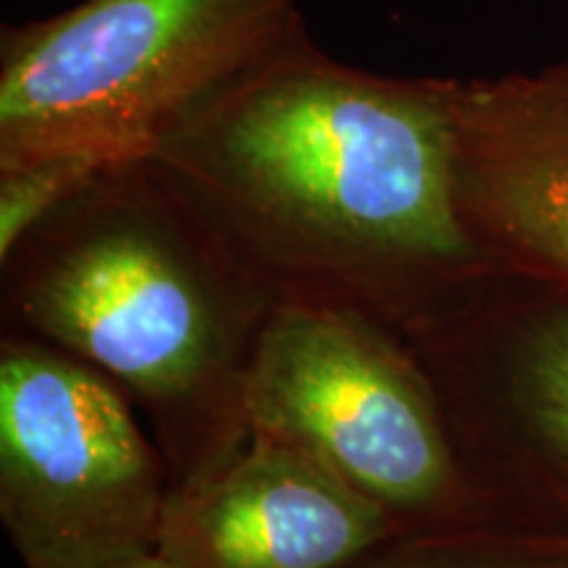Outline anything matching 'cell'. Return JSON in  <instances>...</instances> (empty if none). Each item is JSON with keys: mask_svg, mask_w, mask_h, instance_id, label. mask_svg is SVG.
<instances>
[{"mask_svg": "<svg viewBox=\"0 0 568 568\" xmlns=\"http://www.w3.org/2000/svg\"><path fill=\"white\" fill-rule=\"evenodd\" d=\"M21 322L163 406L219 389L237 408L272 297L142 163L111 169L3 261Z\"/></svg>", "mask_w": 568, "mask_h": 568, "instance_id": "obj_2", "label": "cell"}, {"mask_svg": "<svg viewBox=\"0 0 568 568\" xmlns=\"http://www.w3.org/2000/svg\"><path fill=\"white\" fill-rule=\"evenodd\" d=\"M301 0H80L0 34V166L142 163L295 40Z\"/></svg>", "mask_w": 568, "mask_h": 568, "instance_id": "obj_3", "label": "cell"}, {"mask_svg": "<svg viewBox=\"0 0 568 568\" xmlns=\"http://www.w3.org/2000/svg\"><path fill=\"white\" fill-rule=\"evenodd\" d=\"M103 568H176V564L172 558L163 556L159 548H151V550L134 552V556L113 560V564L103 566Z\"/></svg>", "mask_w": 568, "mask_h": 568, "instance_id": "obj_11", "label": "cell"}, {"mask_svg": "<svg viewBox=\"0 0 568 568\" xmlns=\"http://www.w3.org/2000/svg\"><path fill=\"white\" fill-rule=\"evenodd\" d=\"M545 71L552 77V80L564 84L568 88V61H560V63H550V67H545Z\"/></svg>", "mask_w": 568, "mask_h": 568, "instance_id": "obj_12", "label": "cell"}, {"mask_svg": "<svg viewBox=\"0 0 568 568\" xmlns=\"http://www.w3.org/2000/svg\"><path fill=\"white\" fill-rule=\"evenodd\" d=\"M172 489L155 548L176 568H343L400 524L339 474L280 439L243 435Z\"/></svg>", "mask_w": 568, "mask_h": 568, "instance_id": "obj_6", "label": "cell"}, {"mask_svg": "<svg viewBox=\"0 0 568 568\" xmlns=\"http://www.w3.org/2000/svg\"><path fill=\"white\" fill-rule=\"evenodd\" d=\"M264 293L400 332L493 258L458 201L450 77H387L308 30L145 161Z\"/></svg>", "mask_w": 568, "mask_h": 568, "instance_id": "obj_1", "label": "cell"}, {"mask_svg": "<svg viewBox=\"0 0 568 568\" xmlns=\"http://www.w3.org/2000/svg\"><path fill=\"white\" fill-rule=\"evenodd\" d=\"M343 568H568V524H493L403 531Z\"/></svg>", "mask_w": 568, "mask_h": 568, "instance_id": "obj_9", "label": "cell"}, {"mask_svg": "<svg viewBox=\"0 0 568 568\" xmlns=\"http://www.w3.org/2000/svg\"><path fill=\"white\" fill-rule=\"evenodd\" d=\"M458 201L489 255L568 284V88L545 69L453 80Z\"/></svg>", "mask_w": 568, "mask_h": 568, "instance_id": "obj_7", "label": "cell"}, {"mask_svg": "<svg viewBox=\"0 0 568 568\" xmlns=\"http://www.w3.org/2000/svg\"><path fill=\"white\" fill-rule=\"evenodd\" d=\"M105 172L111 169L80 155H51L0 166V261L9 258L34 226Z\"/></svg>", "mask_w": 568, "mask_h": 568, "instance_id": "obj_10", "label": "cell"}, {"mask_svg": "<svg viewBox=\"0 0 568 568\" xmlns=\"http://www.w3.org/2000/svg\"><path fill=\"white\" fill-rule=\"evenodd\" d=\"M169 495L159 456L101 374L6 339L0 518L24 568H103L155 548Z\"/></svg>", "mask_w": 568, "mask_h": 568, "instance_id": "obj_5", "label": "cell"}, {"mask_svg": "<svg viewBox=\"0 0 568 568\" xmlns=\"http://www.w3.org/2000/svg\"><path fill=\"white\" fill-rule=\"evenodd\" d=\"M487 368L493 429L568 506V303L516 316Z\"/></svg>", "mask_w": 568, "mask_h": 568, "instance_id": "obj_8", "label": "cell"}, {"mask_svg": "<svg viewBox=\"0 0 568 568\" xmlns=\"http://www.w3.org/2000/svg\"><path fill=\"white\" fill-rule=\"evenodd\" d=\"M243 435L280 439L403 531L479 521L437 395L397 332L353 308L276 301L237 382Z\"/></svg>", "mask_w": 568, "mask_h": 568, "instance_id": "obj_4", "label": "cell"}]
</instances>
